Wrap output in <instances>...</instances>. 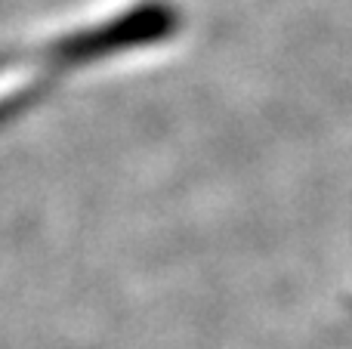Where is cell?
<instances>
[{
    "label": "cell",
    "mask_w": 352,
    "mask_h": 349,
    "mask_svg": "<svg viewBox=\"0 0 352 349\" xmlns=\"http://www.w3.org/2000/svg\"><path fill=\"white\" fill-rule=\"evenodd\" d=\"M16 90H19V87H16V84H12V87H10V84H6V80H3V78H0V105H6V102H10V99H12V96H16Z\"/></svg>",
    "instance_id": "cell-1"
}]
</instances>
